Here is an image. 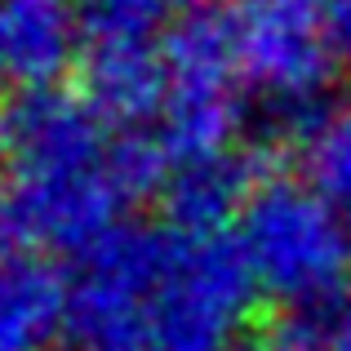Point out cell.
<instances>
[{
    "mask_svg": "<svg viewBox=\"0 0 351 351\" xmlns=\"http://www.w3.org/2000/svg\"><path fill=\"white\" fill-rule=\"evenodd\" d=\"M67 338V276L36 249L0 245V351H49Z\"/></svg>",
    "mask_w": 351,
    "mask_h": 351,
    "instance_id": "9",
    "label": "cell"
},
{
    "mask_svg": "<svg viewBox=\"0 0 351 351\" xmlns=\"http://www.w3.org/2000/svg\"><path fill=\"white\" fill-rule=\"evenodd\" d=\"M232 36L245 85L271 107V116L316 125V107L334 80V45L320 0H232Z\"/></svg>",
    "mask_w": 351,
    "mask_h": 351,
    "instance_id": "5",
    "label": "cell"
},
{
    "mask_svg": "<svg viewBox=\"0 0 351 351\" xmlns=\"http://www.w3.org/2000/svg\"><path fill=\"white\" fill-rule=\"evenodd\" d=\"M85 23L71 0H0V80L32 89H53V80L80 62Z\"/></svg>",
    "mask_w": 351,
    "mask_h": 351,
    "instance_id": "8",
    "label": "cell"
},
{
    "mask_svg": "<svg viewBox=\"0 0 351 351\" xmlns=\"http://www.w3.org/2000/svg\"><path fill=\"white\" fill-rule=\"evenodd\" d=\"M165 227L120 223L76 254L67 276V343L76 351H143V298Z\"/></svg>",
    "mask_w": 351,
    "mask_h": 351,
    "instance_id": "6",
    "label": "cell"
},
{
    "mask_svg": "<svg viewBox=\"0 0 351 351\" xmlns=\"http://www.w3.org/2000/svg\"><path fill=\"white\" fill-rule=\"evenodd\" d=\"M80 98L120 134L156 129L165 103V58L160 40L147 27L85 18V49H80Z\"/></svg>",
    "mask_w": 351,
    "mask_h": 351,
    "instance_id": "7",
    "label": "cell"
},
{
    "mask_svg": "<svg viewBox=\"0 0 351 351\" xmlns=\"http://www.w3.org/2000/svg\"><path fill=\"white\" fill-rule=\"evenodd\" d=\"M320 14H325V32L334 53L351 62V0H320Z\"/></svg>",
    "mask_w": 351,
    "mask_h": 351,
    "instance_id": "14",
    "label": "cell"
},
{
    "mask_svg": "<svg viewBox=\"0 0 351 351\" xmlns=\"http://www.w3.org/2000/svg\"><path fill=\"white\" fill-rule=\"evenodd\" d=\"M271 351H351V320L298 316L280 329Z\"/></svg>",
    "mask_w": 351,
    "mask_h": 351,
    "instance_id": "12",
    "label": "cell"
},
{
    "mask_svg": "<svg viewBox=\"0 0 351 351\" xmlns=\"http://www.w3.org/2000/svg\"><path fill=\"white\" fill-rule=\"evenodd\" d=\"M5 182H9V156H5V143H0V196H5Z\"/></svg>",
    "mask_w": 351,
    "mask_h": 351,
    "instance_id": "15",
    "label": "cell"
},
{
    "mask_svg": "<svg viewBox=\"0 0 351 351\" xmlns=\"http://www.w3.org/2000/svg\"><path fill=\"white\" fill-rule=\"evenodd\" d=\"M258 182H263L258 165L240 147L196 156V160H178L160 187L165 209H169V227L191 236H223V227L232 218L240 223Z\"/></svg>",
    "mask_w": 351,
    "mask_h": 351,
    "instance_id": "10",
    "label": "cell"
},
{
    "mask_svg": "<svg viewBox=\"0 0 351 351\" xmlns=\"http://www.w3.org/2000/svg\"><path fill=\"white\" fill-rule=\"evenodd\" d=\"M165 58V103L156 120V143L178 160L232 152L245 120V71H240L232 14L227 5H196L173 18L160 36Z\"/></svg>",
    "mask_w": 351,
    "mask_h": 351,
    "instance_id": "4",
    "label": "cell"
},
{
    "mask_svg": "<svg viewBox=\"0 0 351 351\" xmlns=\"http://www.w3.org/2000/svg\"><path fill=\"white\" fill-rule=\"evenodd\" d=\"M200 0H94V14L98 18H112V23H129V27H147L152 32L156 23L165 18H182L191 14Z\"/></svg>",
    "mask_w": 351,
    "mask_h": 351,
    "instance_id": "13",
    "label": "cell"
},
{
    "mask_svg": "<svg viewBox=\"0 0 351 351\" xmlns=\"http://www.w3.org/2000/svg\"><path fill=\"white\" fill-rule=\"evenodd\" d=\"M254 293L236 240L165 227L143 298V351H236Z\"/></svg>",
    "mask_w": 351,
    "mask_h": 351,
    "instance_id": "3",
    "label": "cell"
},
{
    "mask_svg": "<svg viewBox=\"0 0 351 351\" xmlns=\"http://www.w3.org/2000/svg\"><path fill=\"white\" fill-rule=\"evenodd\" d=\"M9 182L0 196V236L18 249H89L125 209L169 178L156 134H120L80 94H18L0 125Z\"/></svg>",
    "mask_w": 351,
    "mask_h": 351,
    "instance_id": "1",
    "label": "cell"
},
{
    "mask_svg": "<svg viewBox=\"0 0 351 351\" xmlns=\"http://www.w3.org/2000/svg\"><path fill=\"white\" fill-rule=\"evenodd\" d=\"M302 182L351 223V107L325 112L302 134Z\"/></svg>",
    "mask_w": 351,
    "mask_h": 351,
    "instance_id": "11",
    "label": "cell"
},
{
    "mask_svg": "<svg viewBox=\"0 0 351 351\" xmlns=\"http://www.w3.org/2000/svg\"><path fill=\"white\" fill-rule=\"evenodd\" d=\"M236 245L258 293L293 316H320L351 285V223L298 178L258 182L236 223Z\"/></svg>",
    "mask_w": 351,
    "mask_h": 351,
    "instance_id": "2",
    "label": "cell"
}]
</instances>
